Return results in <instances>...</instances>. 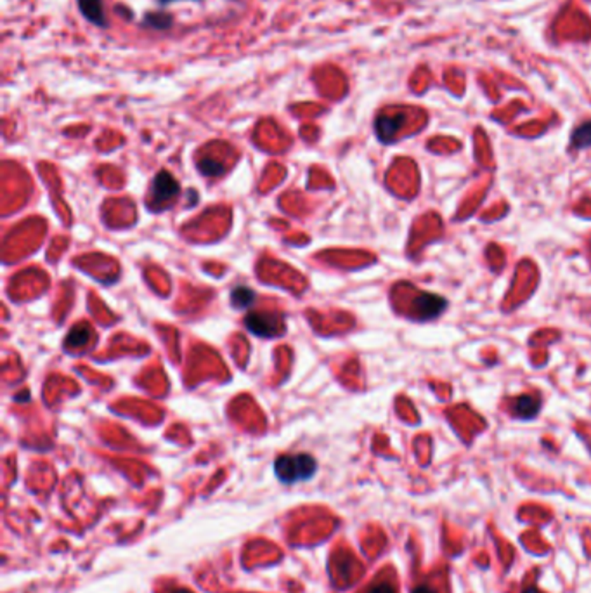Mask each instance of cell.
<instances>
[{
  "label": "cell",
  "instance_id": "1",
  "mask_svg": "<svg viewBox=\"0 0 591 593\" xmlns=\"http://www.w3.org/2000/svg\"><path fill=\"white\" fill-rule=\"evenodd\" d=\"M317 472V462L307 453L281 455L274 460V474L283 484H297L312 479Z\"/></svg>",
  "mask_w": 591,
  "mask_h": 593
},
{
  "label": "cell",
  "instance_id": "2",
  "mask_svg": "<svg viewBox=\"0 0 591 593\" xmlns=\"http://www.w3.org/2000/svg\"><path fill=\"white\" fill-rule=\"evenodd\" d=\"M179 194V182L167 171H161L154 175L150 189V205L153 208H165L172 204Z\"/></svg>",
  "mask_w": 591,
  "mask_h": 593
},
{
  "label": "cell",
  "instance_id": "3",
  "mask_svg": "<svg viewBox=\"0 0 591 593\" xmlns=\"http://www.w3.org/2000/svg\"><path fill=\"white\" fill-rule=\"evenodd\" d=\"M245 326L258 337L271 338L284 331L283 316L276 312H248L245 318Z\"/></svg>",
  "mask_w": 591,
  "mask_h": 593
},
{
  "label": "cell",
  "instance_id": "4",
  "mask_svg": "<svg viewBox=\"0 0 591 593\" xmlns=\"http://www.w3.org/2000/svg\"><path fill=\"white\" fill-rule=\"evenodd\" d=\"M543 399L538 394H522L519 397H512L507 401V411L513 418L531 420L541 410Z\"/></svg>",
  "mask_w": 591,
  "mask_h": 593
},
{
  "label": "cell",
  "instance_id": "5",
  "mask_svg": "<svg viewBox=\"0 0 591 593\" xmlns=\"http://www.w3.org/2000/svg\"><path fill=\"white\" fill-rule=\"evenodd\" d=\"M402 121H404V115H401V113H394V115H387V113H383V115H380L375 124L376 135H378L380 141H383V142L394 141L399 128L402 127Z\"/></svg>",
  "mask_w": 591,
  "mask_h": 593
},
{
  "label": "cell",
  "instance_id": "6",
  "mask_svg": "<svg viewBox=\"0 0 591 593\" xmlns=\"http://www.w3.org/2000/svg\"><path fill=\"white\" fill-rule=\"evenodd\" d=\"M77 4H79L80 13H82V16L87 21H91V23L98 25V27L101 28H105L106 25H108L102 0H77Z\"/></svg>",
  "mask_w": 591,
  "mask_h": 593
},
{
  "label": "cell",
  "instance_id": "7",
  "mask_svg": "<svg viewBox=\"0 0 591 593\" xmlns=\"http://www.w3.org/2000/svg\"><path fill=\"white\" fill-rule=\"evenodd\" d=\"M173 23V18L167 13H150L144 16L142 25L153 30H168Z\"/></svg>",
  "mask_w": 591,
  "mask_h": 593
},
{
  "label": "cell",
  "instance_id": "8",
  "mask_svg": "<svg viewBox=\"0 0 591 593\" xmlns=\"http://www.w3.org/2000/svg\"><path fill=\"white\" fill-rule=\"evenodd\" d=\"M571 146L576 149H583L591 146V121L579 125L571 138Z\"/></svg>",
  "mask_w": 591,
  "mask_h": 593
},
{
  "label": "cell",
  "instance_id": "9",
  "mask_svg": "<svg viewBox=\"0 0 591 593\" xmlns=\"http://www.w3.org/2000/svg\"><path fill=\"white\" fill-rule=\"evenodd\" d=\"M255 293L246 286H238V288L232 290L231 293V302L236 309H248L250 305L253 304Z\"/></svg>",
  "mask_w": 591,
  "mask_h": 593
},
{
  "label": "cell",
  "instance_id": "10",
  "mask_svg": "<svg viewBox=\"0 0 591 593\" xmlns=\"http://www.w3.org/2000/svg\"><path fill=\"white\" fill-rule=\"evenodd\" d=\"M364 593H397V588H395L394 581L382 580V581H373Z\"/></svg>",
  "mask_w": 591,
  "mask_h": 593
},
{
  "label": "cell",
  "instance_id": "11",
  "mask_svg": "<svg viewBox=\"0 0 591 593\" xmlns=\"http://www.w3.org/2000/svg\"><path fill=\"white\" fill-rule=\"evenodd\" d=\"M198 168H199V171H201L203 175H208V178H215V175H220V174H223V171H224L223 165L215 164V161H212V160L199 161Z\"/></svg>",
  "mask_w": 591,
  "mask_h": 593
},
{
  "label": "cell",
  "instance_id": "12",
  "mask_svg": "<svg viewBox=\"0 0 591 593\" xmlns=\"http://www.w3.org/2000/svg\"><path fill=\"white\" fill-rule=\"evenodd\" d=\"M413 593H441V590L434 583H422L413 590Z\"/></svg>",
  "mask_w": 591,
  "mask_h": 593
},
{
  "label": "cell",
  "instance_id": "13",
  "mask_svg": "<svg viewBox=\"0 0 591 593\" xmlns=\"http://www.w3.org/2000/svg\"><path fill=\"white\" fill-rule=\"evenodd\" d=\"M170 593H193V592L186 590V588H177V590H173V592H170Z\"/></svg>",
  "mask_w": 591,
  "mask_h": 593
},
{
  "label": "cell",
  "instance_id": "14",
  "mask_svg": "<svg viewBox=\"0 0 591 593\" xmlns=\"http://www.w3.org/2000/svg\"><path fill=\"white\" fill-rule=\"evenodd\" d=\"M170 2H173V0H158V4H160V6H167V4H170Z\"/></svg>",
  "mask_w": 591,
  "mask_h": 593
},
{
  "label": "cell",
  "instance_id": "15",
  "mask_svg": "<svg viewBox=\"0 0 591 593\" xmlns=\"http://www.w3.org/2000/svg\"><path fill=\"white\" fill-rule=\"evenodd\" d=\"M588 255H590V262H591V238L588 239Z\"/></svg>",
  "mask_w": 591,
  "mask_h": 593
}]
</instances>
